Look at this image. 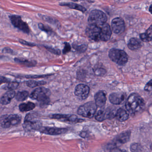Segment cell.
Returning <instances> with one entry per match:
<instances>
[{"label": "cell", "instance_id": "obj_1", "mask_svg": "<svg viewBox=\"0 0 152 152\" xmlns=\"http://www.w3.org/2000/svg\"><path fill=\"white\" fill-rule=\"evenodd\" d=\"M143 98L137 94L129 96L126 102V109L131 114H135L142 110L144 106Z\"/></svg>", "mask_w": 152, "mask_h": 152}, {"label": "cell", "instance_id": "obj_2", "mask_svg": "<svg viewBox=\"0 0 152 152\" xmlns=\"http://www.w3.org/2000/svg\"><path fill=\"white\" fill-rule=\"evenodd\" d=\"M51 94L50 89L41 87L34 90L30 95V97L31 99L40 102V104L43 106L49 104Z\"/></svg>", "mask_w": 152, "mask_h": 152}, {"label": "cell", "instance_id": "obj_3", "mask_svg": "<svg viewBox=\"0 0 152 152\" xmlns=\"http://www.w3.org/2000/svg\"><path fill=\"white\" fill-rule=\"evenodd\" d=\"M24 130L27 132L37 131L42 127L41 121L37 119V116L33 113L27 114L23 125Z\"/></svg>", "mask_w": 152, "mask_h": 152}, {"label": "cell", "instance_id": "obj_4", "mask_svg": "<svg viewBox=\"0 0 152 152\" xmlns=\"http://www.w3.org/2000/svg\"><path fill=\"white\" fill-rule=\"evenodd\" d=\"M107 17L106 14L99 10H93L88 17V21L90 25H96L101 26L106 23Z\"/></svg>", "mask_w": 152, "mask_h": 152}, {"label": "cell", "instance_id": "obj_5", "mask_svg": "<svg viewBox=\"0 0 152 152\" xmlns=\"http://www.w3.org/2000/svg\"><path fill=\"white\" fill-rule=\"evenodd\" d=\"M109 56L112 61L120 66H124L128 60L127 54L119 49H111L109 52Z\"/></svg>", "mask_w": 152, "mask_h": 152}, {"label": "cell", "instance_id": "obj_6", "mask_svg": "<svg viewBox=\"0 0 152 152\" xmlns=\"http://www.w3.org/2000/svg\"><path fill=\"white\" fill-rule=\"evenodd\" d=\"M21 121V117L17 114L2 115L0 119V124L3 128H9L19 125Z\"/></svg>", "mask_w": 152, "mask_h": 152}, {"label": "cell", "instance_id": "obj_7", "mask_svg": "<svg viewBox=\"0 0 152 152\" xmlns=\"http://www.w3.org/2000/svg\"><path fill=\"white\" fill-rule=\"evenodd\" d=\"M97 108L95 103L93 102H88L79 108L78 114L84 118H92L95 115Z\"/></svg>", "mask_w": 152, "mask_h": 152}, {"label": "cell", "instance_id": "obj_8", "mask_svg": "<svg viewBox=\"0 0 152 152\" xmlns=\"http://www.w3.org/2000/svg\"><path fill=\"white\" fill-rule=\"evenodd\" d=\"M50 117L51 118L58 120L60 121L70 124H76L84 121V120L79 118L77 116L75 115L55 114L51 115Z\"/></svg>", "mask_w": 152, "mask_h": 152}, {"label": "cell", "instance_id": "obj_9", "mask_svg": "<svg viewBox=\"0 0 152 152\" xmlns=\"http://www.w3.org/2000/svg\"><path fill=\"white\" fill-rule=\"evenodd\" d=\"M87 35L92 41L99 42L101 41V26L89 24L86 30Z\"/></svg>", "mask_w": 152, "mask_h": 152}, {"label": "cell", "instance_id": "obj_10", "mask_svg": "<svg viewBox=\"0 0 152 152\" xmlns=\"http://www.w3.org/2000/svg\"><path fill=\"white\" fill-rule=\"evenodd\" d=\"M11 22L15 27L17 28L24 33L29 34V28L28 25L21 19V17L18 15H13L10 16Z\"/></svg>", "mask_w": 152, "mask_h": 152}, {"label": "cell", "instance_id": "obj_11", "mask_svg": "<svg viewBox=\"0 0 152 152\" xmlns=\"http://www.w3.org/2000/svg\"><path fill=\"white\" fill-rule=\"evenodd\" d=\"M68 131L67 128L42 126L38 131L42 134L50 135H59L65 134Z\"/></svg>", "mask_w": 152, "mask_h": 152}, {"label": "cell", "instance_id": "obj_12", "mask_svg": "<svg viewBox=\"0 0 152 152\" xmlns=\"http://www.w3.org/2000/svg\"><path fill=\"white\" fill-rule=\"evenodd\" d=\"M116 113L112 110L108 108L99 110L95 116V118L99 121H103L108 119L112 118L116 116Z\"/></svg>", "mask_w": 152, "mask_h": 152}, {"label": "cell", "instance_id": "obj_13", "mask_svg": "<svg viewBox=\"0 0 152 152\" xmlns=\"http://www.w3.org/2000/svg\"><path fill=\"white\" fill-rule=\"evenodd\" d=\"M90 88L88 86L84 84H79L75 88V94L76 96L81 99L85 100L89 96Z\"/></svg>", "mask_w": 152, "mask_h": 152}, {"label": "cell", "instance_id": "obj_14", "mask_svg": "<svg viewBox=\"0 0 152 152\" xmlns=\"http://www.w3.org/2000/svg\"><path fill=\"white\" fill-rule=\"evenodd\" d=\"M112 28L115 34H120L124 32L125 24L124 20L121 18H115L112 21Z\"/></svg>", "mask_w": 152, "mask_h": 152}, {"label": "cell", "instance_id": "obj_15", "mask_svg": "<svg viewBox=\"0 0 152 152\" xmlns=\"http://www.w3.org/2000/svg\"><path fill=\"white\" fill-rule=\"evenodd\" d=\"M131 137V132L130 131H126L120 134L113 141L116 145L124 144L130 140Z\"/></svg>", "mask_w": 152, "mask_h": 152}, {"label": "cell", "instance_id": "obj_16", "mask_svg": "<svg viewBox=\"0 0 152 152\" xmlns=\"http://www.w3.org/2000/svg\"><path fill=\"white\" fill-rule=\"evenodd\" d=\"M126 94L123 93H114L109 96V101L114 104H120L125 100Z\"/></svg>", "mask_w": 152, "mask_h": 152}, {"label": "cell", "instance_id": "obj_17", "mask_svg": "<svg viewBox=\"0 0 152 152\" xmlns=\"http://www.w3.org/2000/svg\"><path fill=\"white\" fill-rule=\"evenodd\" d=\"M101 41L107 42L109 41L112 35V30L109 24L105 23L101 26Z\"/></svg>", "mask_w": 152, "mask_h": 152}, {"label": "cell", "instance_id": "obj_18", "mask_svg": "<svg viewBox=\"0 0 152 152\" xmlns=\"http://www.w3.org/2000/svg\"><path fill=\"white\" fill-rule=\"evenodd\" d=\"M106 94L104 91H100L97 92L95 96V104L97 107L103 108L106 103Z\"/></svg>", "mask_w": 152, "mask_h": 152}, {"label": "cell", "instance_id": "obj_19", "mask_svg": "<svg viewBox=\"0 0 152 152\" xmlns=\"http://www.w3.org/2000/svg\"><path fill=\"white\" fill-rule=\"evenodd\" d=\"M15 96V92L13 90L7 91L1 97V103L3 105L9 104Z\"/></svg>", "mask_w": 152, "mask_h": 152}, {"label": "cell", "instance_id": "obj_20", "mask_svg": "<svg viewBox=\"0 0 152 152\" xmlns=\"http://www.w3.org/2000/svg\"><path fill=\"white\" fill-rule=\"evenodd\" d=\"M142 44L141 40L136 38H132L129 40L128 46L130 50H135L141 48Z\"/></svg>", "mask_w": 152, "mask_h": 152}, {"label": "cell", "instance_id": "obj_21", "mask_svg": "<svg viewBox=\"0 0 152 152\" xmlns=\"http://www.w3.org/2000/svg\"><path fill=\"white\" fill-rule=\"evenodd\" d=\"M115 117L119 121L123 122L128 119L129 115L126 110L123 109H119L116 112Z\"/></svg>", "mask_w": 152, "mask_h": 152}, {"label": "cell", "instance_id": "obj_22", "mask_svg": "<svg viewBox=\"0 0 152 152\" xmlns=\"http://www.w3.org/2000/svg\"><path fill=\"white\" fill-rule=\"evenodd\" d=\"M59 5L62 6H67L70 9L80 11L83 12H85L87 10L82 5L73 3H62L60 4Z\"/></svg>", "mask_w": 152, "mask_h": 152}, {"label": "cell", "instance_id": "obj_23", "mask_svg": "<svg viewBox=\"0 0 152 152\" xmlns=\"http://www.w3.org/2000/svg\"><path fill=\"white\" fill-rule=\"evenodd\" d=\"M35 107V104L33 102H28L21 104L19 106L20 111L22 112L29 111L32 110Z\"/></svg>", "mask_w": 152, "mask_h": 152}, {"label": "cell", "instance_id": "obj_24", "mask_svg": "<svg viewBox=\"0 0 152 152\" xmlns=\"http://www.w3.org/2000/svg\"><path fill=\"white\" fill-rule=\"evenodd\" d=\"M14 60L17 63L21 64V65H24L26 66H35L37 64V62L35 61L28 60L24 59L18 58H16Z\"/></svg>", "mask_w": 152, "mask_h": 152}, {"label": "cell", "instance_id": "obj_25", "mask_svg": "<svg viewBox=\"0 0 152 152\" xmlns=\"http://www.w3.org/2000/svg\"><path fill=\"white\" fill-rule=\"evenodd\" d=\"M29 96V93L27 91H23L18 92L15 96L16 100L19 102H22L27 99Z\"/></svg>", "mask_w": 152, "mask_h": 152}, {"label": "cell", "instance_id": "obj_26", "mask_svg": "<svg viewBox=\"0 0 152 152\" xmlns=\"http://www.w3.org/2000/svg\"><path fill=\"white\" fill-rule=\"evenodd\" d=\"M46 84V81H35V80H29L26 82V84L30 88H35L36 87L43 86Z\"/></svg>", "mask_w": 152, "mask_h": 152}, {"label": "cell", "instance_id": "obj_27", "mask_svg": "<svg viewBox=\"0 0 152 152\" xmlns=\"http://www.w3.org/2000/svg\"><path fill=\"white\" fill-rule=\"evenodd\" d=\"M19 86V83L17 82H9L7 85L3 86L2 88L5 90H14L17 89Z\"/></svg>", "mask_w": 152, "mask_h": 152}, {"label": "cell", "instance_id": "obj_28", "mask_svg": "<svg viewBox=\"0 0 152 152\" xmlns=\"http://www.w3.org/2000/svg\"><path fill=\"white\" fill-rule=\"evenodd\" d=\"M72 46L78 52L80 53L85 52L87 50V46L84 44H81L79 45L77 44H73Z\"/></svg>", "mask_w": 152, "mask_h": 152}, {"label": "cell", "instance_id": "obj_29", "mask_svg": "<svg viewBox=\"0 0 152 152\" xmlns=\"http://www.w3.org/2000/svg\"><path fill=\"white\" fill-rule=\"evenodd\" d=\"M130 151L131 152H142V148L139 144L134 143L130 146Z\"/></svg>", "mask_w": 152, "mask_h": 152}, {"label": "cell", "instance_id": "obj_30", "mask_svg": "<svg viewBox=\"0 0 152 152\" xmlns=\"http://www.w3.org/2000/svg\"><path fill=\"white\" fill-rule=\"evenodd\" d=\"M38 27L41 30L45 32H47V33H51L52 32L51 29L47 26H45L44 24L42 23H39L38 25Z\"/></svg>", "mask_w": 152, "mask_h": 152}, {"label": "cell", "instance_id": "obj_31", "mask_svg": "<svg viewBox=\"0 0 152 152\" xmlns=\"http://www.w3.org/2000/svg\"><path fill=\"white\" fill-rule=\"evenodd\" d=\"M42 18L44 20H46L47 22L49 23H51V24H57V21L58 20H55L54 19L52 18L51 17H47V16H43L42 15Z\"/></svg>", "mask_w": 152, "mask_h": 152}, {"label": "cell", "instance_id": "obj_32", "mask_svg": "<svg viewBox=\"0 0 152 152\" xmlns=\"http://www.w3.org/2000/svg\"><path fill=\"white\" fill-rule=\"evenodd\" d=\"M45 48L47 49L49 52L54 53V54H56V55H60L61 54V51L60 50L58 49H54V48H51V47H48V46H45Z\"/></svg>", "mask_w": 152, "mask_h": 152}, {"label": "cell", "instance_id": "obj_33", "mask_svg": "<svg viewBox=\"0 0 152 152\" xmlns=\"http://www.w3.org/2000/svg\"><path fill=\"white\" fill-rule=\"evenodd\" d=\"M64 47L62 50L63 54H66L68 53L71 50V46L70 45L69 43L68 42L64 43Z\"/></svg>", "mask_w": 152, "mask_h": 152}, {"label": "cell", "instance_id": "obj_34", "mask_svg": "<svg viewBox=\"0 0 152 152\" xmlns=\"http://www.w3.org/2000/svg\"><path fill=\"white\" fill-rule=\"evenodd\" d=\"M145 34L148 38L151 40V41L152 39V25H151V26L146 30Z\"/></svg>", "mask_w": 152, "mask_h": 152}, {"label": "cell", "instance_id": "obj_35", "mask_svg": "<svg viewBox=\"0 0 152 152\" xmlns=\"http://www.w3.org/2000/svg\"><path fill=\"white\" fill-rule=\"evenodd\" d=\"M19 42L21 44L27 45V46H29V47H34V46H36V45L35 44L29 42H27V41L22 40V39H19Z\"/></svg>", "mask_w": 152, "mask_h": 152}, {"label": "cell", "instance_id": "obj_36", "mask_svg": "<svg viewBox=\"0 0 152 152\" xmlns=\"http://www.w3.org/2000/svg\"><path fill=\"white\" fill-rule=\"evenodd\" d=\"M95 74L97 76L103 75L105 73V70L103 69H97L94 71Z\"/></svg>", "mask_w": 152, "mask_h": 152}, {"label": "cell", "instance_id": "obj_37", "mask_svg": "<svg viewBox=\"0 0 152 152\" xmlns=\"http://www.w3.org/2000/svg\"><path fill=\"white\" fill-rule=\"evenodd\" d=\"M152 88V79L147 83L145 87V90L146 91H150Z\"/></svg>", "mask_w": 152, "mask_h": 152}, {"label": "cell", "instance_id": "obj_38", "mask_svg": "<svg viewBox=\"0 0 152 152\" xmlns=\"http://www.w3.org/2000/svg\"><path fill=\"white\" fill-rule=\"evenodd\" d=\"M10 82V80H9L8 79L4 77L1 76V84H2V83H8Z\"/></svg>", "mask_w": 152, "mask_h": 152}, {"label": "cell", "instance_id": "obj_39", "mask_svg": "<svg viewBox=\"0 0 152 152\" xmlns=\"http://www.w3.org/2000/svg\"><path fill=\"white\" fill-rule=\"evenodd\" d=\"M109 152H126L125 151H122L118 148H115L112 149Z\"/></svg>", "mask_w": 152, "mask_h": 152}, {"label": "cell", "instance_id": "obj_40", "mask_svg": "<svg viewBox=\"0 0 152 152\" xmlns=\"http://www.w3.org/2000/svg\"><path fill=\"white\" fill-rule=\"evenodd\" d=\"M46 75H38V76H31V77L30 76H28V77H26L28 78H40V77H46Z\"/></svg>", "mask_w": 152, "mask_h": 152}, {"label": "cell", "instance_id": "obj_41", "mask_svg": "<svg viewBox=\"0 0 152 152\" xmlns=\"http://www.w3.org/2000/svg\"><path fill=\"white\" fill-rule=\"evenodd\" d=\"M86 135L87 133L86 132H82L80 134H79V135L81 137H84V138H85V137H86Z\"/></svg>", "mask_w": 152, "mask_h": 152}, {"label": "cell", "instance_id": "obj_42", "mask_svg": "<svg viewBox=\"0 0 152 152\" xmlns=\"http://www.w3.org/2000/svg\"><path fill=\"white\" fill-rule=\"evenodd\" d=\"M3 51L5 52L8 53H12V51L11 49H8V48H5L4 50H3Z\"/></svg>", "mask_w": 152, "mask_h": 152}, {"label": "cell", "instance_id": "obj_43", "mask_svg": "<svg viewBox=\"0 0 152 152\" xmlns=\"http://www.w3.org/2000/svg\"><path fill=\"white\" fill-rule=\"evenodd\" d=\"M149 11L152 14V4L150 6V8H149Z\"/></svg>", "mask_w": 152, "mask_h": 152}, {"label": "cell", "instance_id": "obj_44", "mask_svg": "<svg viewBox=\"0 0 152 152\" xmlns=\"http://www.w3.org/2000/svg\"><path fill=\"white\" fill-rule=\"evenodd\" d=\"M72 1H77L78 0H72Z\"/></svg>", "mask_w": 152, "mask_h": 152}]
</instances>
